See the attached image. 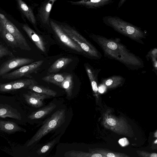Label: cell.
<instances>
[{
  "instance_id": "obj_1",
  "label": "cell",
  "mask_w": 157,
  "mask_h": 157,
  "mask_svg": "<svg viewBox=\"0 0 157 157\" xmlns=\"http://www.w3.org/2000/svg\"><path fill=\"white\" fill-rule=\"evenodd\" d=\"M97 40L105 52L110 57L127 64L132 63V56L123 45L117 40L99 37Z\"/></svg>"
},
{
  "instance_id": "obj_2",
  "label": "cell",
  "mask_w": 157,
  "mask_h": 157,
  "mask_svg": "<svg viewBox=\"0 0 157 157\" xmlns=\"http://www.w3.org/2000/svg\"><path fill=\"white\" fill-rule=\"evenodd\" d=\"M64 111L62 109L58 110L53 113L27 141V147L36 143L50 132L59 127L64 120Z\"/></svg>"
},
{
  "instance_id": "obj_3",
  "label": "cell",
  "mask_w": 157,
  "mask_h": 157,
  "mask_svg": "<svg viewBox=\"0 0 157 157\" xmlns=\"http://www.w3.org/2000/svg\"><path fill=\"white\" fill-rule=\"evenodd\" d=\"M103 22L119 32L132 38L142 37L143 33L138 27L119 17L108 16L103 18Z\"/></svg>"
},
{
  "instance_id": "obj_4",
  "label": "cell",
  "mask_w": 157,
  "mask_h": 157,
  "mask_svg": "<svg viewBox=\"0 0 157 157\" xmlns=\"http://www.w3.org/2000/svg\"><path fill=\"white\" fill-rule=\"evenodd\" d=\"M66 34L89 55L98 57L96 48L77 31L67 25H60Z\"/></svg>"
},
{
  "instance_id": "obj_5",
  "label": "cell",
  "mask_w": 157,
  "mask_h": 157,
  "mask_svg": "<svg viewBox=\"0 0 157 157\" xmlns=\"http://www.w3.org/2000/svg\"><path fill=\"white\" fill-rule=\"evenodd\" d=\"M44 61L43 60H41L22 66L13 71L4 75L2 76V78L12 79L27 76L30 74L37 71Z\"/></svg>"
},
{
  "instance_id": "obj_6",
  "label": "cell",
  "mask_w": 157,
  "mask_h": 157,
  "mask_svg": "<svg viewBox=\"0 0 157 157\" xmlns=\"http://www.w3.org/2000/svg\"><path fill=\"white\" fill-rule=\"evenodd\" d=\"M0 25L3 26L17 40L22 49L29 51L31 48L25 37L15 26L2 14H0Z\"/></svg>"
},
{
  "instance_id": "obj_7",
  "label": "cell",
  "mask_w": 157,
  "mask_h": 157,
  "mask_svg": "<svg viewBox=\"0 0 157 157\" xmlns=\"http://www.w3.org/2000/svg\"><path fill=\"white\" fill-rule=\"evenodd\" d=\"M51 27L59 40L64 44L78 52H82L83 50L63 31L60 25L50 20Z\"/></svg>"
},
{
  "instance_id": "obj_8",
  "label": "cell",
  "mask_w": 157,
  "mask_h": 157,
  "mask_svg": "<svg viewBox=\"0 0 157 157\" xmlns=\"http://www.w3.org/2000/svg\"><path fill=\"white\" fill-rule=\"evenodd\" d=\"M32 59L21 57H14L3 63L0 67V76H2L12 69L33 63Z\"/></svg>"
},
{
  "instance_id": "obj_9",
  "label": "cell",
  "mask_w": 157,
  "mask_h": 157,
  "mask_svg": "<svg viewBox=\"0 0 157 157\" xmlns=\"http://www.w3.org/2000/svg\"><path fill=\"white\" fill-rule=\"evenodd\" d=\"M35 80L31 79H25L16 80L0 84V91L1 92H10L24 88L28 87L32 85L37 84Z\"/></svg>"
},
{
  "instance_id": "obj_10",
  "label": "cell",
  "mask_w": 157,
  "mask_h": 157,
  "mask_svg": "<svg viewBox=\"0 0 157 157\" xmlns=\"http://www.w3.org/2000/svg\"><path fill=\"white\" fill-rule=\"evenodd\" d=\"M23 96L27 103L35 108H40L43 105L44 100L50 98L51 96L38 93L31 90L24 94Z\"/></svg>"
},
{
  "instance_id": "obj_11",
  "label": "cell",
  "mask_w": 157,
  "mask_h": 157,
  "mask_svg": "<svg viewBox=\"0 0 157 157\" xmlns=\"http://www.w3.org/2000/svg\"><path fill=\"white\" fill-rule=\"evenodd\" d=\"M114 0H81L69 2L72 5L83 6L88 8L95 9L102 7Z\"/></svg>"
},
{
  "instance_id": "obj_12",
  "label": "cell",
  "mask_w": 157,
  "mask_h": 157,
  "mask_svg": "<svg viewBox=\"0 0 157 157\" xmlns=\"http://www.w3.org/2000/svg\"><path fill=\"white\" fill-rule=\"evenodd\" d=\"M22 28L36 47L41 51L45 52V44L42 38L27 25L24 24Z\"/></svg>"
},
{
  "instance_id": "obj_13",
  "label": "cell",
  "mask_w": 157,
  "mask_h": 157,
  "mask_svg": "<svg viewBox=\"0 0 157 157\" xmlns=\"http://www.w3.org/2000/svg\"><path fill=\"white\" fill-rule=\"evenodd\" d=\"M0 117L2 118L9 117L18 120L21 119L20 113L15 109L6 104H0Z\"/></svg>"
},
{
  "instance_id": "obj_14",
  "label": "cell",
  "mask_w": 157,
  "mask_h": 157,
  "mask_svg": "<svg viewBox=\"0 0 157 157\" xmlns=\"http://www.w3.org/2000/svg\"><path fill=\"white\" fill-rule=\"evenodd\" d=\"M56 105L54 103L51 102L45 106L32 112L28 117L30 120L41 119L50 114L56 108Z\"/></svg>"
},
{
  "instance_id": "obj_15",
  "label": "cell",
  "mask_w": 157,
  "mask_h": 157,
  "mask_svg": "<svg viewBox=\"0 0 157 157\" xmlns=\"http://www.w3.org/2000/svg\"><path fill=\"white\" fill-rule=\"evenodd\" d=\"M0 130L9 134L17 132H26V129L19 126L15 122L3 120L0 121Z\"/></svg>"
},
{
  "instance_id": "obj_16",
  "label": "cell",
  "mask_w": 157,
  "mask_h": 157,
  "mask_svg": "<svg viewBox=\"0 0 157 157\" xmlns=\"http://www.w3.org/2000/svg\"><path fill=\"white\" fill-rule=\"evenodd\" d=\"M0 33L2 38L13 47L20 48L14 36L2 25H0Z\"/></svg>"
},
{
  "instance_id": "obj_17",
  "label": "cell",
  "mask_w": 157,
  "mask_h": 157,
  "mask_svg": "<svg viewBox=\"0 0 157 157\" xmlns=\"http://www.w3.org/2000/svg\"><path fill=\"white\" fill-rule=\"evenodd\" d=\"M72 61L71 59L62 58L57 60L48 69V72L51 73L57 72Z\"/></svg>"
},
{
  "instance_id": "obj_18",
  "label": "cell",
  "mask_w": 157,
  "mask_h": 157,
  "mask_svg": "<svg viewBox=\"0 0 157 157\" xmlns=\"http://www.w3.org/2000/svg\"><path fill=\"white\" fill-rule=\"evenodd\" d=\"M20 9L32 23L35 24L36 19L32 10L22 0H17Z\"/></svg>"
},
{
  "instance_id": "obj_19",
  "label": "cell",
  "mask_w": 157,
  "mask_h": 157,
  "mask_svg": "<svg viewBox=\"0 0 157 157\" xmlns=\"http://www.w3.org/2000/svg\"><path fill=\"white\" fill-rule=\"evenodd\" d=\"M28 88L31 90L36 92L51 97H55L57 94V93L56 91L52 89L36 84L31 85Z\"/></svg>"
},
{
  "instance_id": "obj_20",
  "label": "cell",
  "mask_w": 157,
  "mask_h": 157,
  "mask_svg": "<svg viewBox=\"0 0 157 157\" xmlns=\"http://www.w3.org/2000/svg\"><path fill=\"white\" fill-rule=\"evenodd\" d=\"M65 77L62 74H56L46 76L43 78L42 79L58 86L64 80Z\"/></svg>"
},
{
  "instance_id": "obj_21",
  "label": "cell",
  "mask_w": 157,
  "mask_h": 157,
  "mask_svg": "<svg viewBox=\"0 0 157 157\" xmlns=\"http://www.w3.org/2000/svg\"><path fill=\"white\" fill-rule=\"evenodd\" d=\"M57 0H49L43 7L41 15L42 19L44 23L48 22L50 13L54 2Z\"/></svg>"
},
{
  "instance_id": "obj_22",
  "label": "cell",
  "mask_w": 157,
  "mask_h": 157,
  "mask_svg": "<svg viewBox=\"0 0 157 157\" xmlns=\"http://www.w3.org/2000/svg\"><path fill=\"white\" fill-rule=\"evenodd\" d=\"M58 137H57L48 142L38 150L36 153L39 155H43L47 152L58 143Z\"/></svg>"
},
{
  "instance_id": "obj_23",
  "label": "cell",
  "mask_w": 157,
  "mask_h": 157,
  "mask_svg": "<svg viewBox=\"0 0 157 157\" xmlns=\"http://www.w3.org/2000/svg\"><path fill=\"white\" fill-rule=\"evenodd\" d=\"M122 80V78L120 76L112 77L105 81V84L107 86L114 87L120 84Z\"/></svg>"
},
{
  "instance_id": "obj_24",
  "label": "cell",
  "mask_w": 157,
  "mask_h": 157,
  "mask_svg": "<svg viewBox=\"0 0 157 157\" xmlns=\"http://www.w3.org/2000/svg\"><path fill=\"white\" fill-rule=\"evenodd\" d=\"M71 82V75H68L66 76L64 80L58 86L68 91V90L70 88Z\"/></svg>"
},
{
  "instance_id": "obj_25",
  "label": "cell",
  "mask_w": 157,
  "mask_h": 157,
  "mask_svg": "<svg viewBox=\"0 0 157 157\" xmlns=\"http://www.w3.org/2000/svg\"><path fill=\"white\" fill-rule=\"evenodd\" d=\"M9 56L12 57H14L11 52L2 44H0V58H1L3 56Z\"/></svg>"
},
{
  "instance_id": "obj_26",
  "label": "cell",
  "mask_w": 157,
  "mask_h": 157,
  "mask_svg": "<svg viewBox=\"0 0 157 157\" xmlns=\"http://www.w3.org/2000/svg\"><path fill=\"white\" fill-rule=\"evenodd\" d=\"M90 78L91 81V85L92 89L94 91L97 92L98 90L97 84L95 81L93 80V78H91L90 77Z\"/></svg>"
},
{
  "instance_id": "obj_27",
  "label": "cell",
  "mask_w": 157,
  "mask_h": 157,
  "mask_svg": "<svg viewBox=\"0 0 157 157\" xmlns=\"http://www.w3.org/2000/svg\"><path fill=\"white\" fill-rule=\"evenodd\" d=\"M119 143L122 146H125L127 145L128 143V141L126 138L120 139L119 141Z\"/></svg>"
},
{
  "instance_id": "obj_28",
  "label": "cell",
  "mask_w": 157,
  "mask_h": 157,
  "mask_svg": "<svg viewBox=\"0 0 157 157\" xmlns=\"http://www.w3.org/2000/svg\"><path fill=\"white\" fill-rule=\"evenodd\" d=\"M107 122L109 125L111 126L114 125L116 124L115 120L112 118H109L107 120Z\"/></svg>"
},
{
  "instance_id": "obj_29",
  "label": "cell",
  "mask_w": 157,
  "mask_h": 157,
  "mask_svg": "<svg viewBox=\"0 0 157 157\" xmlns=\"http://www.w3.org/2000/svg\"><path fill=\"white\" fill-rule=\"evenodd\" d=\"M104 87L103 86H101L99 87V91L100 93H103L104 92L105 90Z\"/></svg>"
},
{
  "instance_id": "obj_30",
  "label": "cell",
  "mask_w": 157,
  "mask_h": 157,
  "mask_svg": "<svg viewBox=\"0 0 157 157\" xmlns=\"http://www.w3.org/2000/svg\"><path fill=\"white\" fill-rule=\"evenodd\" d=\"M126 0H120L118 4V7H120L122 6Z\"/></svg>"
},
{
  "instance_id": "obj_31",
  "label": "cell",
  "mask_w": 157,
  "mask_h": 157,
  "mask_svg": "<svg viewBox=\"0 0 157 157\" xmlns=\"http://www.w3.org/2000/svg\"><path fill=\"white\" fill-rule=\"evenodd\" d=\"M91 156L92 157H102V156L99 154H96L92 155Z\"/></svg>"
},
{
  "instance_id": "obj_32",
  "label": "cell",
  "mask_w": 157,
  "mask_h": 157,
  "mask_svg": "<svg viewBox=\"0 0 157 157\" xmlns=\"http://www.w3.org/2000/svg\"><path fill=\"white\" fill-rule=\"evenodd\" d=\"M107 156L108 157H115V156L114 154L112 153H108L107 155Z\"/></svg>"
},
{
  "instance_id": "obj_33",
  "label": "cell",
  "mask_w": 157,
  "mask_h": 157,
  "mask_svg": "<svg viewBox=\"0 0 157 157\" xmlns=\"http://www.w3.org/2000/svg\"><path fill=\"white\" fill-rule=\"evenodd\" d=\"M151 157H157V154L154 153L152 154L151 155Z\"/></svg>"
},
{
  "instance_id": "obj_34",
  "label": "cell",
  "mask_w": 157,
  "mask_h": 157,
  "mask_svg": "<svg viewBox=\"0 0 157 157\" xmlns=\"http://www.w3.org/2000/svg\"><path fill=\"white\" fill-rule=\"evenodd\" d=\"M154 143L155 144H157V140L155 141Z\"/></svg>"
}]
</instances>
